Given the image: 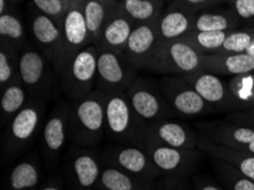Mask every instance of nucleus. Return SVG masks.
<instances>
[{"mask_svg":"<svg viewBox=\"0 0 254 190\" xmlns=\"http://www.w3.org/2000/svg\"><path fill=\"white\" fill-rule=\"evenodd\" d=\"M105 92L94 89L70 106L68 138L81 148L98 145L106 132Z\"/></svg>","mask_w":254,"mask_h":190,"instance_id":"obj_1","label":"nucleus"},{"mask_svg":"<svg viewBox=\"0 0 254 190\" xmlns=\"http://www.w3.org/2000/svg\"><path fill=\"white\" fill-rule=\"evenodd\" d=\"M46 116V102L31 97L30 102L5 126L3 153L14 158L32 145L41 129Z\"/></svg>","mask_w":254,"mask_h":190,"instance_id":"obj_2","label":"nucleus"},{"mask_svg":"<svg viewBox=\"0 0 254 190\" xmlns=\"http://www.w3.org/2000/svg\"><path fill=\"white\" fill-rule=\"evenodd\" d=\"M106 134L121 145L140 147L146 123L138 118L126 92H105Z\"/></svg>","mask_w":254,"mask_h":190,"instance_id":"obj_3","label":"nucleus"},{"mask_svg":"<svg viewBox=\"0 0 254 190\" xmlns=\"http://www.w3.org/2000/svg\"><path fill=\"white\" fill-rule=\"evenodd\" d=\"M62 90L68 98L79 100L94 90L97 80V48L95 45L80 50L65 64L59 76Z\"/></svg>","mask_w":254,"mask_h":190,"instance_id":"obj_4","label":"nucleus"},{"mask_svg":"<svg viewBox=\"0 0 254 190\" xmlns=\"http://www.w3.org/2000/svg\"><path fill=\"white\" fill-rule=\"evenodd\" d=\"M51 61L44 54L33 48L23 49L18 62L20 80L31 97L47 102L56 94L59 77L55 68L51 67Z\"/></svg>","mask_w":254,"mask_h":190,"instance_id":"obj_5","label":"nucleus"},{"mask_svg":"<svg viewBox=\"0 0 254 190\" xmlns=\"http://www.w3.org/2000/svg\"><path fill=\"white\" fill-rule=\"evenodd\" d=\"M203 55L183 40L160 41L146 71L168 75L198 72Z\"/></svg>","mask_w":254,"mask_h":190,"instance_id":"obj_6","label":"nucleus"},{"mask_svg":"<svg viewBox=\"0 0 254 190\" xmlns=\"http://www.w3.org/2000/svg\"><path fill=\"white\" fill-rule=\"evenodd\" d=\"M126 96L134 113L144 123L169 120L176 114L161 91L148 80L136 77L126 90Z\"/></svg>","mask_w":254,"mask_h":190,"instance_id":"obj_7","label":"nucleus"},{"mask_svg":"<svg viewBox=\"0 0 254 190\" xmlns=\"http://www.w3.org/2000/svg\"><path fill=\"white\" fill-rule=\"evenodd\" d=\"M97 48V47H96ZM137 69L125 53L97 48V89L104 92H126L136 79Z\"/></svg>","mask_w":254,"mask_h":190,"instance_id":"obj_8","label":"nucleus"},{"mask_svg":"<svg viewBox=\"0 0 254 190\" xmlns=\"http://www.w3.org/2000/svg\"><path fill=\"white\" fill-rule=\"evenodd\" d=\"M140 148L145 150L163 177L179 179L190 176L197 168L202 150L182 149L161 146L152 142H142Z\"/></svg>","mask_w":254,"mask_h":190,"instance_id":"obj_9","label":"nucleus"},{"mask_svg":"<svg viewBox=\"0 0 254 190\" xmlns=\"http://www.w3.org/2000/svg\"><path fill=\"white\" fill-rule=\"evenodd\" d=\"M159 86L173 113L177 115L194 118L215 112L182 76L165 75L161 79Z\"/></svg>","mask_w":254,"mask_h":190,"instance_id":"obj_10","label":"nucleus"},{"mask_svg":"<svg viewBox=\"0 0 254 190\" xmlns=\"http://www.w3.org/2000/svg\"><path fill=\"white\" fill-rule=\"evenodd\" d=\"M101 161L103 165L114 166L149 181H156L163 177L147 153L138 146L121 145L106 149Z\"/></svg>","mask_w":254,"mask_h":190,"instance_id":"obj_11","label":"nucleus"},{"mask_svg":"<svg viewBox=\"0 0 254 190\" xmlns=\"http://www.w3.org/2000/svg\"><path fill=\"white\" fill-rule=\"evenodd\" d=\"M71 104L61 100L48 115L42 129V153L49 168L60 161L61 154L68 138V116Z\"/></svg>","mask_w":254,"mask_h":190,"instance_id":"obj_12","label":"nucleus"},{"mask_svg":"<svg viewBox=\"0 0 254 190\" xmlns=\"http://www.w3.org/2000/svg\"><path fill=\"white\" fill-rule=\"evenodd\" d=\"M198 130L211 141L230 149L254 154V130L228 120L205 121L197 124Z\"/></svg>","mask_w":254,"mask_h":190,"instance_id":"obj_13","label":"nucleus"},{"mask_svg":"<svg viewBox=\"0 0 254 190\" xmlns=\"http://www.w3.org/2000/svg\"><path fill=\"white\" fill-rule=\"evenodd\" d=\"M63 31V52L59 76L65 64L80 50L92 45L83 14V5L70 3L61 23Z\"/></svg>","mask_w":254,"mask_h":190,"instance_id":"obj_14","label":"nucleus"},{"mask_svg":"<svg viewBox=\"0 0 254 190\" xmlns=\"http://www.w3.org/2000/svg\"><path fill=\"white\" fill-rule=\"evenodd\" d=\"M142 142H152L173 148L195 149L198 145V137L190 127L169 119L146 124Z\"/></svg>","mask_w":254,"mask_h":190,"instance_id":"obj_15","label":"nucleus"},{"mask_svg":"<svg viewBox=\"0 0 254 190\" xmlns=\"http://www.w3.org/2000/svg\"><path fill=\"white\" fill-rule=\"evenodd\" d=\"M179 76L193 87L194 90L215 111H236L228 81L221 79V76L201 71Z\"/></svg>","mask_w":254,"mask_h":190,"instance_id":"obj_16","label":"nucleus"},{"mask_svg":"<svg viewBox=\"0 0 254 190\" xmlns=\"http://www.w3.org/2000/svg\"><path fill=\"white\" fill-rule=\"evenodd\" d=\"M103 170L101 158L89 149H75L67 161V177L73 190H97Z\"/></svg>","mask_w":254,"mask_h":190,"instance_id":"obj_17","label":"nucleus"},{"mask_svg":"<svg viewBox=\"0 0 254 190\" xmlns=\"http://www.w3.org/2000/svg\"><path fill=\"white\" fill-rule=\"evenodd\" d=\"M31 30L44 55L51 61L59 76L63 52V31L59 22L45 14H37L31 21Z\"/></svg>","mask_w":254,"mask_h":190,"instance_id":"obj_18","label":"nucleus"},{"mask_svg":"<svg viewBox=\"0 0 254 190\" xmlns=\"http://www.w3.org/2000/svg\"><path fill=\"white\" fill-rule=\"evenodd\" d=\"M156 22L137 24L126 46V56L137 71L146 68L160 44Z\"/></svg>","mask_w":254,"mask_h":190,"instance_id":"obj_19","label":"nucleus"},{"mask_svg":"<svg viewBox=\"0 0 254 190\" xmlns=\"http://www.w3.org/2000/svg\"><path fill=\"white\" fill-rule=\"evenodd\" d=\"M136 25L137 23L129 17V15L121 8L120 2H119L103 30L101 39L95 46L97 48L125 53L126 46Z\"/></svg>","mask_w":254,"mask_h":190,"instance_id":"obj_20","label":"nucleus"},{"mask_svg":"<svg viewBox=\"0 0 254 190\" xmlns=\"http://www.w3.org/2000/svg\"><path fill=\"white\" fill-rule=\"evenodd\" d=\"M195 15L175 0L156 22L160 41L179 40L194 29Z\"/></svg>","mask_w":254,"mask_h":190,"instance_id":"obj_21","label":"nucleus"},{"mask_svg":"<svg viewBox=\"0 0 254 190\" xmlns=\"http://www.w3.org/2000/svg\"><path fill=\"white\" fill-rule=\"evenodd\" d=\"M199 71L230 77L252 73L254 72V57L248 53L203 55Z\"/></svg>","mask_w":254,"mask_h":190,"instance_id":"obj_22","label":"nucleus"},{"mask_svg":"<svg viewBox=\"0 0 254 190\" xmlns=\"http://www.w3.org/2000/svg\"><path fill=\"white\" fill-rule=\"evenodd\" d=\"M197 148L213 160H220L233 165L245 177L254 181V154L230 149L211 141L203 134L198 137Z\"/></svg>","mask_w":254,"mask_h":190,"instance_id":"obj_23","label":"nucleus"},{"mask_svg":"<svg viewBox=\"0 0 254 190\" xmlns=\"http://www.w3.org/2000/svg\"><path fill=\"white\" fill-rule=\"evenodd\" d=\"M155 182L142 179L114 166L103 165L97 190H155Z\"/></svg>","mask_w":254,"mask_h":190,"instance_id":"obj_24","label":"nucleus"},{"mask_svg":"<svg viewBox=\"0 0 254 190\" xmlns=\"http://www.w3.org/2000/svg\"><path fill=\"white\" fill-rule=\"evenodd\" d=\"M240 23L241 18L234 9H213L211 7L195 15L193 31H233Z\"/></svg>","mask_w":254,"mask_h":190,"instance_id":"obj_25","label":"nucleus"},{"mask_svg":"<svg viewBox=\"0 0 254 190\" xmlns=\"http://www.w3.org/2000/svg\"><path fill=\"white\" fill-rule=\"evenodd\" d=\"M42 179L37 158H26L10 170L7 178V190H38Z\"/></svg>","mask_w":254,"mask_h":190,"instance_id":"obj_26","label":"nucleus"},{"mask_svg":"<svg viewBox=\"0 0 254 190\" xmlns=\"http://www.w3.org/2000/svg\"><path fill=\"white\" fill-rule=\"evenodd\" d=\"M30 99L31 95L28 89L23 86L21 80L1 90L0 107H1L2 126L5 127L18 112H21L30 102Z\"/></svg>","mask_w":254,"mask_h":190,"instance_id":"obj_27","label":"nucleus"},{"mask_svg":"<svg viewBox=\"0 0 254 190\" xmlns=\"http://www.w3.org/2000/svg\"><path fill=\"white\" fill-rule=\"evenodd\" d=\"M115 7H110L96 0H86L83 3V14L89 31L92 45H97L102 32Z\"/></svg>","mask_w":254,"mask_h":190,"instance_id":"obj_28","label":"nucleus"},{"mask_svg":"<svg viewBox=\"0 0 254 190\" xmlns=\"http://www.w3.org/2000/svg\"><path fill=\"white\" fill-rule=\"evenodd\" d=\"M120 6L137 24L156 22L163 13V0H126Z\"/></svg>","mask_w":254,"mask_h":190,"instance_id":"obj_29","label":"nucleus"},{"mask_svg":"<svg viewBox=\"0 0 254 190\" xmlns=\"http://www.w3.org/2000/svg\"><path fill=\"white\" fill-rule=\"evenodd\" d=\"M230 94L238 111L254 108V72L232 76L228 80Z\"/></svg>","mask_w":254,"mask_h":190,"instance_id":"obj_30","label":"nucleus"},{"mask_svg":"<svg viewBox=\"0 0 254 190\" xmlns=\"http://www.w3.org/2000/svg\"><path fill=\"white\" fill-rule=\"evenodd\" d=\"M229 31H190L180 40L187 42L202 55L218 54Z\"/></svg>","mask_w":254,"mask_h":190,"instance_id":"obj_31","label":"nucleus"},{"mask_svg":"<svg viewBox=\"0 0 254 190\" xmlns=\"http://www.w3.org/2000/svg\"><path fill=\"white\" fill-rule=\"evenodd\" d=\"M17 50L7 42L1 41V50H0V89L3 90L11 83L20 81L18 73V62L20 56Z\"/></svg>","mask_w":254,"mask_h":190,"instance_id":"obj_32","label":"nucleus"},{"mask_svg":"<svg viewBox=\"0 0 254 190\" xmlns=\"http://www.w3.org/2000/svg\"><path fill=\"white\" fill-rule=\"evenodd\" d=\"M212 162L219 179L227 190H254V181L245 177L233 165L213 158Z\"/></svg>","mask_w":254,"mask_h":190,"instance_id":"obj_33","label":"nucleus"},{"mask_svg":"<svg viewBox=\"0 0 254 190\" xmlns=\"http://www.w3.org/2000/svg\"><path fill=\"white\" fill-rule=\"evenodd\" d=\"M0 36L1 41L20 49L24 45L25 30L22 21L16 14L6 11L0 15Z\"/></svg>","mask_w":254,"mask_h":190,"instance_id":"obj_34","label":"nucleus"},{"mask_svg":"<svg viewBox=\"0 0 254 190\" xmlns=\"http://www.w3.org/2000/svg\"><path fill=\"white\" fill-rule=\"evenodd\" d=\"M254 40V29L229 31L218 54H243Z\"/></svg>","mask_w":254,"mask_h":190,"instance_id":"obj_35","label":"nucleus"},{"mask_svg":"<svg viewBox=\"0 0 254 190\" xmlns=\"http://www.w3.org/2000/svg\"><path fill=\"white\" fill-rule=\"evenodd\" d=\"M32 2L41 14L54 18L60 24L68 7L64 0H32Z\"/></svg>","mask_w":254,"mask_h":190,"instance_id":"obj_36","label":"nucleus"},{"mask_svg":"<svg viewBox=\"0 0 254 190\" xmlns=\"http://www.w3.org/2000/svg\"><path fill=\"white\" fill-rule=\"evenodd\" d=\"M230 3L241 19L254 22V0H233Z\"/></svg>","mask_w":254,"mask_h":190,"instance_id":"obj_37","label":"nucleus"},{"mask_svg":"<svg viewBox=\"0 0 254 190\" xmlns=\"http://www.w3.org/2000/svg\"><path fill=\"white\" fill-rule=\"evenodd\" d=\"M177 2L184 6L185 8L191 11L193 14H197L215 5H219L225 0H176Z\"/></svg>","mask_w":254,"mask_h":190,"instance_id":"obj_38","label":"nucleus"},{"mask_svg":"<svg viewBox=\"0 0 254 190\" xmlns=\"http://www.w3.org/2000/svg\"><path fill=\"white\" fill-rule=\"evenodd\" d=\"M228 121L241 124V126L251 127L254 130V113L248 111H235L227 116Z\"/></svg>","mask_w":254,"mask_h":190,"instance_id":"obj_39","label":"nucleus"},{"mask_svg":"<svg viewBox=\"0 0 254 190\" xmlns=\"http://www.w3.org/2000/svg\"><path fill=\"white\" fill-rule=\"evenodd\" d=\"M164 181L156 180L155 182V190H187L185 186H183L180 182L177 181L175 178H169Z\"/></svg>","mask_w":254,"mask_h":190,"instance_id":"obj_40","label":"nucleus"},{"mask_svg":"<svg viewBox=\"0 0 254 190\" xmlns=\"http://www.w3.org/2000/svg\"><path fill=\"white\" fill-rule=\"evenodd\" d=\"M38 190H66L65 185L59 177H51L48 180H46Z\"/></svg>","mask_w":254,"mask_h":190,"instance_id":"obj_41","label":"nucleus"},{"mask_svg":"<svg viewBox=\"0 0 254 190\" xmlns=\"http://www.w3.org/2000/svg\"><path fill=\"white\" fill-rule=\"evenodd\" d=\"M194 190H227V189L220 185L215 184L213 181L202 179L199 181L198 180L196 181Z\"/></svg>","mask_w":254,"mask_h":190,"instance_id":"obj_42","label":"nucleus"},{"mask_svg":"<svg viewBox=\"0 0 254 190\" xmlns=\"http://www.w3.org/2000/svg\"><path fill=\"white\" fill-rule=\"evenodd\" d=\"M9 2L8 0H0V14L9 11Z\"/></svg>","mask_w":254,"mask_h":190,"instance_id":"obj_43","label":"nucleus"},{"mask_svg":"<svg viewBox=\"0 0 254 190\" xmlns=\"http://www.w3.org/2000/svg\"><path fill=\"white\" fill-rule=\"evenodd\" d=\"M96 1L105 3V5L110 6V7H117L119 5L118 0H96Z\"/></svg>","mask_w":254,"mask_h":190,"instance_id":"obj_44","label":"nucleus"},{"mask_svg":"<svg viewBox=\"0 0 254 190\" xmlns=\"http://www.w3.org/2000/svg\"><path fill=\"white\" fill-rule=\"evenodd\" d=\"M246 53H248L249 55H251V56H253V57H254V40L252 41L251 46H250L249 49H248V52H246Z\"/></svg>","mask_w":254,"mask_h":190,"instance_id":"obj_45","label":"nucleus"},{"mask_svg":"<svg viewBox=\"0 0 254 190\" xmlns=\"http://www.w3.org/2000/svg\"><path fill=\"white\" fill-rule=\"evenodd\" d=\"M86 0H70V3H76V5H83Z\"/></svg>","mask_w":254,"mask_h":190,"instance_id":"obj_46","label":"nucleus"},{"mask_svg":"<svg viewBox=\"0 0 254 190\" xmlns=\"http://www.w3.org/2000/svg\"><path fill=\"white\" fill-rule=\"evenodd\" d=\"M18 0H8V2H11V3H14V2H17Z\"/></svg>","mask_w":254,"mask_h":190,"instance_id":"obj_47","label":"nucleus"},{"mask_svg":"<svg viewBox=\"0 0 254 190\" xmlns=\"http://www.w3.org/2000/svg\"><path fill=\"white\" fill-rule=\"evenodd\" d=\"M64 1H65V2H66V3H67V5H70V0H64Z\"/></svg>","mask_w":254,"mask_h":190,"instance_id":"obj_48","label":"nucleus"},{"mask_svg":"<svg viewBox=\"0 0 254 190\" xmlns=\"http://www.w3.org/2000/svg\"><path fill=\"white\" fill-rule=\"evenodd\" d=\"M225 1H228V2L230 3V2H232V1H233V0H225Z\"/></svg>","mask_w":254,"mask_h":190,"instance_id":"obj_49","label":"nucleus"},{"mask_svg":"<svg viewBox=\"0 0 254 190\" xmlns=\"http://www.w3.org/2000/svg\"><path fill=\"white\" fill-rule=\"evenodd\" d=\"M119 2H122V1H126V0H118Z\"/></svg>","mask_w":254,"mask_h":190,"instance_id":"obj_50","label":"nucleus"},{"mask_svg":"<svg viewBox=\"0 0 254 190\" xmlns=\"http://www.w3.org/2000/svg\"><path fill=\"white\" fill-rule=\"evenodd\" d=\"M248 112H252V113H254V108H253V110H252V111H248Z\"/></svg>","mask_w":254,"mask_h":190,"instance_id":"obj_51","label":"nucleus"}]
</instances>
